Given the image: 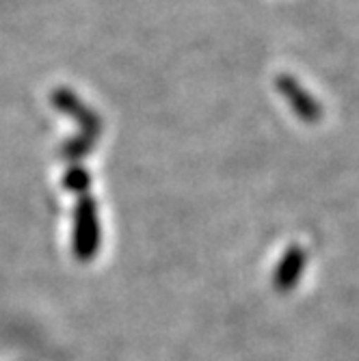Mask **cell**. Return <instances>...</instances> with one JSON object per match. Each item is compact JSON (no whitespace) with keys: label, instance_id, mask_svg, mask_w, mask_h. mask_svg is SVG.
I'll return each mask as SVG.
<instances>
[{"label":"cell","instance_id":"cell-1","mask_svg":"<svg viewBox=\"0 0 359 361\" xmlns=\"http://www.w3.org/2000/svg\"><path fill=\"white\" fill-rule=\"evenodd\" d=\"M277 87L281 89V93H286L290 97V104L295 106V111L305 121H316L318 119L316 115H320V106H316V102L312 100V97L303 89H299L295 85V80L288 78V76H279L277 78Z\"/></svg>","mask_w":359,"mask_h":361},{"label":"cell","instance_id":"cell-2","mask_svg":"<svg viewBox=\"0 0 359 361\" xmlns=\"http://www.w3.org/2000/svg\"><path fill=\"white\" fill-rule=\"evenodd\" d=\"M97 245V223H95V208L89 200L83 202L78 212V251L87 255L91 249L95 251Z\"/></svg>","mask_w":359,"mask_h":361}]
</instances>
